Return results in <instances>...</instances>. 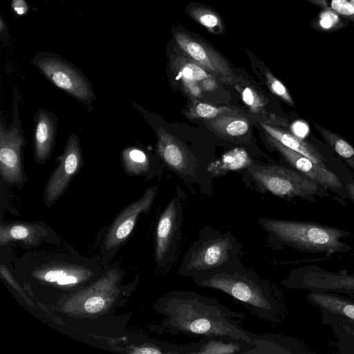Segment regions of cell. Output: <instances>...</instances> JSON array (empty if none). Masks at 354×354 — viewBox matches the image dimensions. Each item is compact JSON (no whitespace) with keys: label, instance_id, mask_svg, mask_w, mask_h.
Segmentation results:
<instances>
[{"label":"cell","instance_id":"cell-1","mask_svg":"<svg viewBox=\"0 0 354 354\" xmlns=\"http://www.w3.org/2000/svg\"><path fill=\"white\" fill-rule=\"evenodd\" d=\"M156 309L165 316L162 326L171 335H228L254 344L252 354H267L270 348V333L243 328L236 319H244L243 313L195 291L172 290L158 300Z\"/></svg>","mask_w":354,"mask_h":354},{"label":"cell","instance_id":"cell-2","mask_svg":"<svg viewBox=\"0 0 354 354\" xmlns=\"http://www.w3.org/2000/svg\"><path fill=\"white\" fill-rule=\"evenodd\" d=\"M258 224L268 235L274 250L285 248L309 254H333L351 252L353 248L342 239L353 232L322 223L270 218H259Z\"/></svg>","mask_w":354,"mask_h":354},{"label":"cell","instance_id":"cell-3","mask_svg":"<svg viewBox=\"0 0 354 354\" xmlns=\"http://www.w3.org/2000/svg\"><path fill=\"white\" fill-rule=\"evenodd\" d=\"M195 284L221 291L245 305L260 319L279 323V308L268 283L243 264L241 258L219 270L192 279Z\"/></svg>","mask_w":354,"mask_h":354},{"label":"cell","instance_id":"cell-4","mask_svg":"<svg viewBox=\"0 0 354 354\" xmlns=\"http://www.w3.org/2000/svg\"><path fill=\"white\" fill-rule=\"evenodd\" d=\"M241 251L232 232L204 225L184 254L178 274L194 279L214 272L236 261Z\"/></svg>","mask_w":354,"mask_h":354},{"label":"cell","instance_id":"cell-5","mask_svg":"<svg viewBox=\"0 0 354 354\" xmlns=\"http://www.w3.org/2000/svg\"><path fill=\"white\" fill-rule=\"evenodd\" d=\"M249 171L264 191L286 201L296 198L316 202L330 197L328 189L294 169L281 165H254Z\"/></svg>","mask_w":354,"mask_h":354},{"label":"cell","instance_id":"cell-6","mask_svg":"<svg viewBox=\"0 0 354 354\" xmlns=\"http://www.w3.org/2000/svg\"><path fill=\"white\" fill-rule=\"evenodd\" d=\"M306 298L321 312L322 322L333 330L339 352L354 354V299L337 292L310 291Z\"/></svg>","mask_w":354,"mask_h":354},{"label":"cell","instance_id":"cell-7","mask_svg":"<svg viewBox=\"0 0 354 354\" xmlns=\"http://www.w3.org/2000/svg\"><path fill=\"white\" fill-rule=\"evenodd\" d=\"M21 95L14 88L12 105V122L5 127L0 122V176L5 183L21 189L28 178L24 165V148L26 140L19 117Z\"/></svg>","mask_w":354,"mask_h":354},{"label":"cell","instance_id":"cell-8","mask_svg":"<svg viewBox=\"0 0 354 354\" xmlns=\"http://www.w3.org/2000/svg\"><path fill=\"white\" fill-rule=\"evenodd\" d=\"M281 283L288 289L354 296V273L330 271L319 265L310 264L291 269Z\"/></svg>","mask_w":354,"mask_h":354},{"label":"cell","instance_id":"cell-9","mask_svg":"<svg viewBox=\"0 0 354 354\" xmlns=\"http://www.w3.org/2000/svg\"><path fill=\"white\" fill-rule=\"evenodd\" d=\"M57 166L49 176L44 190V202L48 207L67 190L73 178L84 165L82 147L79 136L68 135L63 152L55 158Z\"/></svg>","mask_w":354,"mask_h":354},{"label":"cell","instance_id":"cell-10","mask_svg":"<svg viewBox=\"0 0 354 354\" xmlns=\"http://www.w3.org/2000/svg\"><path fill=\"white\" fill-rule=\"evenodd\" d=\"M37 66L55 87L80 102L90 106L96 100L91 82L72 66L54 58L41 59Z\"/></svg>","mask_w":354,"mask_h":354},{"label":"cell","instance_id":"cell-11","mask_svg":"<svg viewBox=\"0 0 354 354\" xmlns=\"http://www.w3.org/2000/svg\"><path fill=\"white\" fill-rule=\"evenodd\" d=\"M266 141L292 169L332 191L339 198L342 205H346L344 200L349 199L348 194L345 184L337 175L308 157L289 149L266 133Z\"/></svg>","mask_w":354,"mask_h":354},{"label":"cell","instance_id":"cell-12","mask_svg":"<svg viewBox=\"0 0 354 354\" xmlns=\"http://www.w3.org/2000/svg\"><path fill=\"white\" fill-rule=\"evenodd\" d=\"M182 223V204L178 197H174L161 213L156 226L154 256L158 266H166L175 260Z\"/></svg>","mask_w":354,"mask_h":354},{"label":"cell","instance_id":"cell-13","mask_svg":"<svg viewBox=\"0 0 354 354\" xmlns=\"http://www.w3.org/2000/svg\"><path fill=\"white\" fill-rule=\"evenodd\" d=\"M58 118L55 113L39 108L34 116L33 158L37 165L45 164L51 157L57 138Z\"/></svg>","mask_w":354,"mask_h":354},{"label":"cell","instance_id":"cell-14","mask_svg":"<svg viewBox=\"0 0 354 354\" xmlns=\"http://www.w3.org/2000/svg\"><path fill=\"white\" fill-rule=\"evenodd\" d=\"M155 131L157 153L164 163L179 174H194L196 165L182 142L161 126H157Z\"/></svg>","mask_w":354,"mask_h":354},{"label":"cell","instance_id":"cell-15","mask_svg":"<svg viewBox=\"0 0 354 354\" xmlns=\"http://www.w3.org/2000/svg\"><path fill=\"white\" fill-rule=\"evenodd\" d=\"M158 189V185L148 187L138 200L127 206L118 215L107 238L106 243L109 246L116 245L129 236L138 216L142 213H147L150 209Z\"/></svg>","mask_w":354,"mask_h":354},{"label":"cell","instance_id":"cell-16","mask_svg":"<svg viewBox=\"0 0 354 354\" xmlns=\"http://www.w3.org/2000/svg\"><path fill=\"white\" fill-rule=\"evenodd\" d=\"M255 345L228 335L205 336L189 344L188 354H252Z\"/></svg>","mask_w":354,"mask_h":354},{"label":"cell","instance_id":"cell-17","mask_svg":"<svg viewBox=\"0 0 354 354\" xmlns=\"http://www.w3.org/2000/svg\"><path fill=\"white\" fill-rule=\"evenodd\" d=\"M259 124L266 133L277 140L282 145L308 157L322 167L328 168L327 160L325 156L310 142L306 141L293 132L274 125V124L260 122Z\"/></svg>","mask_w":354,"mask_h":354},{"label":"cell","instance_id":"cell-18","mask_svg":"<svg viewBox=\"0 0 354 354\" xmlns=\"http://www.w3.org/2000/svg\"><path fill=\"white\" fill-rule=\"evenodd\" d=\"M178 78L182 80L185 92L194 100L201 97L203 91H212L216 86L214 80L194 64L185 65L179 72Z\"/></svg>","mask_w":354,"mask_h":354},{"label":"cell","instance_id":"cell-19","mask_svg":"<svg viewBox=\"0 0 354 354\" xmlns=\"http://www.w3.org/2000/svg\"><path fill=\"white\" fill-rule=\"evenodd\" d=\"M120 164L123 171L129 176L150 175L152 169L151 158L144 148L138 145L124 147L120 151Z\"/></svg>","mask_w":354,"mask_h":354},{"label":"cell","instance_id":"cell-20","mask_svg":"<svg viewBox=\"0 0 354 354\" xmlns=\"http://www.w3.org/2000/svg\"><path fill=\"white\" fill-rule=\"evenodd\" d=\"M208 126L225 137L237 138L248 133L250 124L247 118L239 113H227L209 120Z\"/></svg>","mask_w":354,"mask_h":354},{"label":"cell","instance_id":"cell-21","mask_svg":"<svg viewBox=\"0 0 354 354\" xmlns=\"http://www.w3.org/2000/svg\"><path fill=\"white\" fill-rule=\"evenodd\" d=\"M328 147L351 169L354 176V146L340 135L313 122Z\"/></svg>","mask_w":354,"mask_h":354},{"label":"cell","instance_id":"cell-22","mask_svg":"<svg viewBox=\"0 0 354 354\" xmlns=\"http://www.w3.org/2000/svg\"><path fill=\"white\" fill-rule=\"evenodd\" d=\"M227 113H239V110L230 106H218L195 100L189 106L186 115L191 119L209 120Z\"/></svg>","mask_w":354,"mask_h":354},{"label":"cell","instance_id":"cell-23","mask_svg":"<svg viewBox=\"0 0 354 354\" xmlns=\"http://www.w3.org/2000/svg\"><path fill=\"white\" fill-rule=\"evenodd\" d=\"M250 162L247 153L242 149H234L225 155L215 170L225 171L238 169L248 165Z\"/></svg>","mask_w":354,"mask_h":354},{"label":"cell","instance_id":"cell-24","mask_svg":"<svg viewBox=\"0 0 354 354\" xmlns=\"http://www.w3.org/2000/svg\"><path fill=\"white\" fill-rule=\"evenodd\" d=\"M242 100L252 113H261L264 111L266 102L263 97L254 88L250 86L237 88Z\"/></svg>","mask_w":354,"mask_h":354},{"label":"cell","instance_id":"cell-25","mask_svg":"<svg viewBox=\"0 0 354 354\" xmlns=\"http://www.w3.org/2000/svg\"><path fill=\"white\" fill-rule=\"evenodd\" d=\"M267 84L269 90L284 102L290 106L295 105V102L290 94L288 89L279 80L271 75H267Z\"/></svg>","mask_w":354,"mask_h":354},{"label":"cell","instance_id":"cell-26","mask_svg":"<svg viewBox=\"0 0 354 354\" xmlns=\"http://www.w3.org/2000/svg\"><path fill=\"white\" fill-rule=\"evenodd\" d=\"M44 279L48 282H56L59 285H71L78 282L75 275L71 274L63 270L55 269L48 271L44 274Z\"/></svg>","mask_w":354,"mask_h":354},{"label":"cell","instance_id":"cell-27","mask_svg":"<svg viewBox=\"0 0 354 354\" xmlns=\"http://www.w3.org/2000/svg\"><path fill=\"white\" fill-rule=\"evenodd\" d=\"M330 6L335 11L344 15L354 14V6L347 0H330Z\"/></svg>","mask_w":354,"mask_h":354},{"label":"cell","instance_id":"cell-28","mask_svg":"<svg viewBox=\"0 0 354 354\" xmlns=\"http://www.w3.org/2000/svg\"><path fill=\"white\" fill-rule=\"evenodd\" d=\"M105 305L104 299L101 297H89L84 303V309L89 313H96L102 310Z\"/></svg>","mask_w":354,"mask_h":354},{"label":"cell","instance_id":"cell-29","mask_svg":"<svg viewBox=\"0 0 354 354\" xmlns=\"http://www.w3.org/2000/svg\"><path fill=\"white\" fill-rule=\"evenodd\" d=\"M337 21V15L331 11L327 10L321 15L319 25L324 29H329L333 27Z\"/></svg>","mask_w":354,"mask_h":354},{"label":"cell","instance_id":"cell-30","mask_svg":"<svg viewBox=\"0 0 354 354\" xmlns=\"http://www.w3.org/2000/svg\"><path fill=\"white\" fill-rule=\"evenodd\" d=\"M9 234L11 238L21 240L28 237L29 230L24 225H15L10 228Z\"/></svg>","mask_w":354,"mask_h":354},{"label":"cell","instance_id":"cell-31","mask_svg":"<svg viewBox=\"0 0 354 354\" xmlns=\"http://www.w3.org/2000/svg\"><path fill=\"white\" fill-rule=\"evenodd\" d=\"M8 270L6 267H4L3 265L1 266V275L12 285V286L17 290L20 294H23V290H21L20 286L18 285L17 283L15 281V280L12 278V276L9 274L8 272ZM26 299V297L24 294H23Z\"/></svg>","mask_w":354,"mask_h":354},{"label":"cell","instance_id":"cell-32","mask_svg":"<svg viewBox=\"0 0 354 354\" xmlns=\"http://www.w3.org/2000/svg\"><path fill=\"white\" fill-rule=\"evenodd\" d=\"M201 22L208 27H214L217 23V18L212 15H205L201 17Z\"/></svg>","mask_w":354,"mask_h":354},{"label":"cell","instance_id":"cell-33","mask_svg":"<svg viewBox=\"0 0 354 354\" xmlns=\"http://www.w3.org/2000/svg\"><path fill=\"white\" fill-rule=\"evenodd\" d=\"M344 184L348 194V198L354 205V181L346 182Z\"/></svg>","mask_w":354,"mask_h":354},{"label":"cell","instance_id":"cell-34","mask_svg":"<svg viewBox=\"0 0 354 354\" xmlns=\"http://www.w3.org/2000/svg\"><path fill=\"white\" fill-rule=\"evenodd\" d=\"M352 2L353 3V6H354V0H352Z\"/></svg>","mask_w":354,"mask_h":354}]
</instances>
